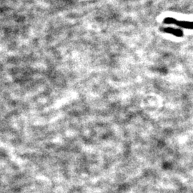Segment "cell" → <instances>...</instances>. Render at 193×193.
<instances>
[{
    "label": "cell",
    "instance_id": "6da1fadb",
    "mask_svg": "<svg viewBox=\"0 0 193 193\" xmlns=\"http://www.w3.org/2000/svg\"><path fill=\"white\" fill-rule=\"evenodd\" d=\"M173 24H177V26L180 27L185 28V29H191L193 30V22H187V21H179L177 20L176 19H174Z\"/></svg>",
    "mask_w": 193,
    "mask_h": 193
},
{
    "label": "cell",
    "instance_id": "7a4b0ae2",
    "mask_svg": "<svg viewBox=\"0 0 193 193\" xmlns=\"http://www.w3.org/2000/svg\"><path fill=\"white\" fill-rule=\"evenodd\" d=\"M164 32L169 33V34H172L175 36L177 37H182L183 35V30H178V29H174L171 27H166L162 30Z\"/></svg>",
    "mask_w": 193,
    "mask_h": 193
}]
</instances>
